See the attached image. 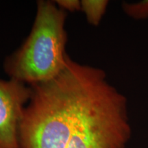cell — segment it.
Segmentation results:
<instances>
[{"instance_id": "cell-1", "label": "cell", "mask_w": 148, "mask_h": 148, "mask_svg": "<svg viewBox=\"0 0 148 148\" xmlns=\"http://www.w3.org/2000/svg\"><path fill=\"white\" fill-rule=\"evenodd\" d=\"M19 127L21 148H125L127 100L103 70L66 56L63 69L32 85Z\"/></svg>"}, {"instance_id": "cell-2", "label": "cell", "mask_w": 148, "mask_h": 148, "mask_svg": "<svg viewBox=\"0 0 148 148\" xmlns=\"http://www.w3.org/2000/svg\"><path fill=\"white\" fill-rule=\"evenodd\" d=\"M66 16L65 11L53 1H38L30 34L3 63L10 79L34 85L47 82L60 73L67 56Z\"/></svg>"}, {"instance_id": "cell-3", "label": "cell", "mask_w": 148, "mask_h": 148, "mask_svg": "<svg viewBox=\"0 0 148 148\" xmlns=\"http://www.w3.org/2000/svg\"><path fill=\"white\" fill-rule=\"evenodd\" d=\"M31 94L25 83L0 79V148H21L19 127Z\"/></svg>"}, {"instance_id": "cell-4", "label": "cell", "mask_w": 148, "mask_h": 148, "mask_svg": "<svg viewBox=\"0 0 148 148\" xmlns=\"http://www.w3.org/2000/svg\"><path fill=\"white\" fill-rule=\"evenodd\" d=\"M108 1L105 0H82L81 1V10L86 14L87 21L93 25H97L105 13Z\"/></svg>"}, {"instance_id": "cell-5", "label": "cell", "mask_w": 148, "mask_h": 148, "mask_svg": "<svg viewBox=\"0 0 148 148\" xmlns=\"http://www.w3.org/2000/svg\"><path fill=\"white\" fill-rule=\"evenodd\" d=\"M123 9L127 15L134 18L148 17V1L137 3H124Z\"/></svg>"}, {"instance_id": "cell-6", "label": "cell", "mask_w": 148, "mask_h": 148, "mask_svg": "<svg viewBox=\"0 0 148 148\" xmlns=\"http://www.w3.org/2000/svg\"><path fill=\"white\" fill-rule=\"evenodd\" d=\"M56 3L63 10L71 12L81 10V1L79 0H57Z\"/></svg>"}]
</instances>
